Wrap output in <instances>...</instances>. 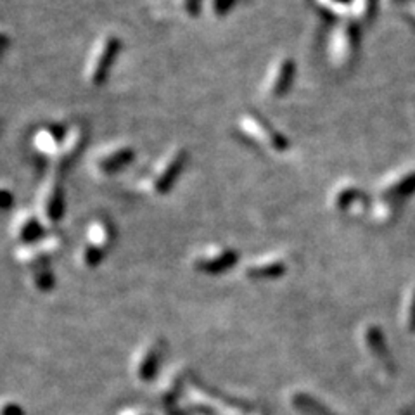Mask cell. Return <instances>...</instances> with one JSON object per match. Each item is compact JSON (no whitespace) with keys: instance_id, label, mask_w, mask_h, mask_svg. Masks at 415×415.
Here are the masks:
<instances>
[{"instance_id":"1","label":"cell","mask_w":415,"mask_h":415,"mask_svg":"<svg viewBox=\"0 0 415 415\" xmlns=\"http://www.w3.org/2000/svg\"><path fill=\"white\" fill-rule=\"evenodd\" d=\"M415 194V163L405 164L384 175L376 187L369 216L377 225H390L398 218L403 203Z\"/></svg>"},{"instance_id":"2","label":"cell","mask_w":415,"mask_h":415,"mask_svg":"<svg viewBox=\"0 0 415 415\" xmlns=\"http://www.w3.org/2000/svg\"><path fill=\"white\" fill-rule=\"evenodd\" d=\"M187 163V149L184 145H171L156 159L147 173L138 180V189L147 196H166L178 180Z\"/></svg>"},{"instance_id":"3","label":"cell","mask_w":415,"mask_h":415,"mask_svg":"<svg viewBox=\"0 0 415 415\" xmlns=\"http://www.w3.org/2000/svg\"><path fill=\"white\" fill-rule=\"evenodd\" d=\"M121 48V40L113 32H104L93 40L91 51L84 65V80L91 87H99L106 81L110 70Z\"/></svg>"},{"instance_id":"4","label":"cell","mask_w":415,"mask_h":415,"mask_svg":"<svg viewBox=\"0 0 415 415\" xmlns=\"http://www.w3.org/2000/svg\"><path fill=\"white\" fill-rule=\"evenodd\" d=\"M360 28L350 18L339 20L332 26L331 35H329L327 55L329 62L336 70H350L355 65L360 51Z\"/></svg>"},{"instance_id":"5","label":"cell","mask_w":415,"mask_h":415,"mask_svg":"<svg viewBox=\"0 0 415 415\" xmlns=\"http://www.w3.org/2000/svg\"><path fill=\"white\" fill-rule=\"evenodd\" d=\"M136 158V147L126 140H113L91 152L87 164L95 178H107L125 170Z\"/></svg>"},{"instance_id":"6","label":"cell","mask_w":415,"mask_h":415,"mask_svg":"<svg viewBox=\"0 0 415 415\" xmlns=\"http://www.w3.org/2000/svg\"><path fill=\"white\" fill-rule=\"evenodd\" d=\"M35 213L40 218L46 230L58 227L65 215V187H62L61 173L52 171L40 184L35 197Z\"/></svg>"},{"instance_id":"7","label":"cell","mask_w":415,"mask_h":415,"mask_svg":"<svg viewBox=\"0 0 415 415\" xmlns=\"http://www.w3.org/2000/svg\"><path fill=\"white\" fill-rule=\"evenodd\" d=\"M237 126L242 136L249 138L253 144H256L263 151L272 152V154H284L289 149L287 137L263 116L256 113L241 114Z\"/></svg>"},{"instance_id":"8","label":"cell","mask_w":415,"mask_h":415,"mask_svg":"<svg viewBox=\"0 0 415 415\" xmlns=\"http://www.w3.org/2000/svg\"><path fill=\"white\" fill-rule=\"evenodd\" d=\"M327 204L331 211L348 216H358L370 208L364 189L351 178H343L334 184L329 190Z\"/></svg>"},{"instance_id":"9","label":"cell","mask_w":415,"mask_h":415,"mask_svg":"<svg viewBox=\"0 0 415 415\" xmlns=\"http://www.w3.org/2000/svg\"><path fill=\"white\" fill-rule=\"evenodd\" d=\"M294 77H296V61L291 55H277L268 65L261 81V93L267 99H280L293 87Z\"/></svg>"},{"instance_id":"10","label":"cell","mask_w":415,"mask_h":415,"mask_svg":"<svg viewBox=\"0 0 415 415\" xmlns=\"http://www.w3.org/2000/svg\"><path fill=\"white\" fill-rule=\"evenodd\" d=\"M239 261V253L225 244H208L197 249L190 258V265L196 272L206 275H218L230 270Z\"/></svg>"},{"instance_id":"11","label":"cell","mask_w":415,"mask_h":415,"mask_svg":"<svg viewBox=\"0 0 415 415\" xmlns=\"http://www.w3.org/2000/svg\"><path fill=\"white\" fill-rule=\"evenodd\" d=\"M62 248H65V239L55 232H47L39 241L18 246L14 258L28 268L40 267V265H48V261L58 256Z\"/></svg>"},{"instance_id":"12","label":"cell","mask_w":415,"mask_h":415,"mask_svg":"<svg viewBox=\"0 0 415 415\" xmlns=\"http://www.w3.org/2000/svg\"><path fill=\"white\" fill-rule=\"evenodd\" d=\"M287 272V260L282 253L268 251L256 254L242 265V274L251 280L280 279Z\"/></svg>"},{"instance_id":"13","label":"cell","mask_w":415,"mask_h":415,"mask_svg":"<svg viewBox=\"0 0 415 415\" xmlns=\"http://www.w3.org/2000/svg\"><path fill=\"white\" fill-rule=\"evenodd\" d=\"M360 339L362 346L365 348V351L372 358L374 364L383 370V372L393 374L395 364H393L390 348H388L386 339H384L383 329L376 324H365L360 331Z\"/></svg>"},{"instance_id":"14","label":"cell","mask_w":415,"mask_h":415,"mask_svg":"<svg viewBox=\"0 0 415 415\" xmlns=\"http://www.w3.org/2000/svg\"><path fill=\"white\" fill-rule=\"evenodd\" d=\"M87 129L80 123L77 125H71L66 130L65 140H62L61 147L55 152L54 158L51 159L52 166H54V171H59L61 173L65 168H68L78 156L81 154V151L85 149V144H87Z\"/></svg>"},{"instance_id":"15","label":"cell","mask_w":415,"mask_h":415,"mask_svg":"<svg viewBox=\"0 0 415 415\" xmlns=\"http://www.w3.org/2000/svg\"><path fill=\"white\" fill-rule=\"evenodd\" d=\"M9 234L18 246H23L39 241L47 234V230L37 216L35 209H20L14 213L13 220H11Z\"/></svg>"},{"instance_id":"16","label":"cell","mask_w":415,"mask_h":415,"mask_svg":"<svg viewBox=\"0 0 415 415\" xmlns=\"http://www.w3.org/2000/svg\"><path fill=\"white\" fill-rule=\"evenodd\" d=\"M66 130L68 126H62L61 123H46L33 136V147L37 149V152L52 159L65 140Z\"/></svg>"},{"instance_id":"17","label":"cell","mask_w":415,"mask_h":415,"mask_svg":"<svg viewBox=\"0 0 415 415\" xmlns=\"http://www.w3.org/2000/svg\"><path fill=\"white\" fill-rule=\"evenodd\" d=\"M163 355V343L154 339V341H149L147 345H144L140 351H138L136 358V365H133V370H136V376L138 381L142 383H147L154 377L156 370L159 367V360H162Z\"/></svg>"},{"instance_id":"18","label":"cell","mask_w":415,"mask_h":415,"mask_svg":"<svg viewBox=\"0 0 415 415\" xmlns=\"http://www.w3.org/2000/svg\"><path fill=\"white\" fill-rule=\"evenodd\" d=\"M85 235H87L88 244L95 246V248L103 249L104 253L114 244L116 239V232L113 223L107 222L104 218H95L92 220L91 223L87 225V230H85Z\"/></svg>"},{"instance_id":"19","label":"cell","mask_w":415,"mask_h":415,"mask_svg":"<svg viewBox=\"0 0 415 415\" xmlns=\"http://www.w3.org/2000/svg\"><path fill=\"white\" fill-rule=\"evenodd\" d=\"M29 287L35 289L37 293H48L54 287V272L48 265H40V267L28 268L26 275Z\"/></svg>"},{"instance_id":"20","label":"cell","mask_w":415,"mask_h":415,"mask_svg":"<svg viewBox=\"0 0 415 415\" xmlns=\"http://www.w3.org/2000/svg\"><path fill=\"white\" fill-rule=\"evenodd\" d=\"M377 0H353L350 7V20L358 26L369 25L376 16Z\"/></svg>"},{"instance_id":"21","label":"cell","mask_w":415,"mask_h":415,"mask_svg":"<svg viewBox=\"0 0 415 415\" xmlns=\"http://www.w3.org/2000/svg\"><path fill=\"white\" fill-rule=\"evenodd\" d=\"M293 405L303 415H336L327 407H324L322 403L317 402L315 398L306 395V393H296L293 396Z\"/></svg>"},{"instance_id":"22","label":"cell","mask_w":415,"mask_h":415,"mask_svg":"<svg viewBox=\"0 0 415 415\" xmlns=\"http://www.w3.org/2000/svg\"><path fill=\"white\" fill-rule=\"evenodd\" d=\"M104 254L106 253H104L103 249L88 244V242H84L77 251V263L80 265L84 270H95V268L103 263Z\"/></svg>"},{"instance_id":"23","label":"cell","mask_w":415,"mask_h":415,"mask_svg":"<svg viewBox=\"0 0 415 415\" xmlns=\"http://www.w3.org/2000/svg\"><path fill=\"white\" fill-rule=\"evenodd\" d=\"M351 2L353 0H315L317 7L324 14L332 18H339V20H345V18L350 16Z\"/></svg>"},{"instance_id":"24","label":"cell","mask_w":415,"mask_h":415,"mask_svg":"<svg viewBox=\"0 0 415 415\" xmlns=\"http://www.w3.org/2000/svg\"><path fill=\"white\" fill-rule=\"evenodd\" d=\"M400 322L403 329L409 332H415V286L409 289L403 300L402 312H400Z\"/></svg>"},{"instance_id":"25","label":"cell","mask_w":415,"mask_h":415,"mask_svg":"<svg viewBox=\"0 0 415 415\" xmlns=\"http://www.w3.org/2000/svg\"><path fill=\"white\" fill-rule=\"evenodd\" d=\"M178 377H180V374L173 372V374H170V376H168L166 379H164L162 383V388H159V395H162V400L164 403L175 402V400L178 398V395H180L182 383L178 381Z\"/></svg>"},{"instance_id":"26","label":"cell","mask_w":415,"mask_h":415,"mask_svg":"<svg viewBox=\"0 0 415 415\" xmlns=\"http://www.w3.org/2000/svg\"><path fill=\"white\" fill-rule=\"evenodd\" d=\"M235 2L237 0H204L203 7L208 11V14L213 20H222L230 13Z\"/></svg>"},{"instance_id":"27","label":"cell","mask_w":415,"mask_h":415,"mask_svg":"<svg viewBox=\"0 0 415 415\" xmlns=\"http://www.w3.org/2000/svg\"><path fill=\"white\" fill-rule=\"evenodd\" d=\"M204 0H175L178 11L187 18H197L203 9Z\"/></svg>"},{"instance_id":"28","label":"cell","mask_w":415,"mask_h":415,"mask_svg":"<svg viewBox=\"0 0 415 415\" xmlns=\"http://www.w3.org/2000/svg\"><path fill=\"white\" fill-rule=\"evenodd\" d=\"M384 2L390 4L395 9H403L407 13V16H410L415 21V0H384Z\"/></svg>"},{"instance_id":"29","label":"cell","mask_w":415,"mask_h":415,"mask_svg":"<svg viewBox=\"0 0 415 415\" xmlns=\"http://www.w3.org/2000/svg\"><path fill=\"white\" fill-rule=\"evenodd\" d=\"M13 203H14V194L11 192L7 187H4L2 189V208L9 209L11 206H13Z\"/></svg>"},{"instance_id":"30","label":"cell","mask_w":415,"mask_h":415,"mask_svg":"<svg viewBox=\"0 0 415 415\" xmlns=\"http://www.w3.org/2000/svg\"><path fill=\"white\" fill-rule=\"evenodd\" d=\"M119 415H151L145 407H132V409H125Z\"/></svg>"},{"instance_id":"31","label":"cell","mask_w":415,"mask_h":415,"mask_svg":"<svg viewBox=\"0 0 415 415\" xmlns=\"http://www.w3.org/2000/svg\"><path fill=\"white\" fill-rule=\"evenodd\" d=\"M4 415H23L18 405H6L4 407Z\"/></svg>"},{"instance_id":"32","label":"cell","mask_w":415,"mask_h":415,"mask_svg":"<svg viewBox=\"0 0 415 415\" xmlns=\"http://www.w3.org/2000/svg\"><path fill=\"white\" fill-rule=\"evenodd\" d=\"M249 415H265L263 412H251Z\"/></svg>"}]
</instances>
